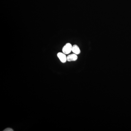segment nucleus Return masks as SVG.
Listing matches in <instances>:
<instances>
[{
    "label": "nucleus",
    "instance_id": "obj_2",
    "mask_svg": "<svg viewBox=\"0 0 131 131\" xmlns=\"http://www.w3.org/2000/svg\"><path fill=\"white\" fill-rule=\"evenodd\" d=\"M66 55L63 52H58L57 55L58 57L62 63H65L67 61V57Z\"/></svg>",
    "mask_w": 131,
    "mask_h": 131
},
{
    "label": "nucleus",
    "instance_id": "obj_3",
    "mask_svg": "<svg viewBox=\"0 0 131 131\" xmlns=\"http://www.w3.org/2000/svg\"><path fill=\"white\" fill-rule=\"evenodd\" d=\"M78 57L77 55L75 54H73L69 55L67 56V61L68 62L75 61L77 60Z\"/></svg>",
    "mask_w": 131,
    "mask_h": 131
},
{
    "label": "nucleus",
    "instance_id": "obj_4",
    "mask_svg": "<svg viewBox=\"0 0 131 131\" xmlns=\"http://www.w3.org/2000/svg\"><path fill=\"white\" fill-rule=\"evenodd\" d=\"M72 51L74 54L78 55L81 53V50L79 47L76 45H74L72 47Z\"/></svg>",
    "mask_w": 131,
    "mask_h": 131
},
{
    "label": "nucleus",
    "instance_id": "obj_5",
    "mask_svg": "<svg viewBox=\"0 0 131 131\" xmlns=\"http://www.w3.org/2000/svg\"><path fill=\"white\" fill-rule=\"evenodd\" d=\"M4 131H14V130H13V129H12L11 128H6V129H5V130H3Z\"/></svg>",
    "mask_w": 131,
    "mask_h": 131
},
{
    "label": "nucleus",
    "instance_id": "obj_1",
    "mask_svg": "<svg viewBox=\"0 0 131 131\" xmlns=\"http://www.w3.org/2000/svg\"><path fill=\"white\" fill-rule=\"evenodd\" d=\"M72 45L70 43H67L63 47V52L65 54H69L72 51Z\"/></svg>",
    "mask_w": 131,
    "mask_h": 131
}]
</instances>
